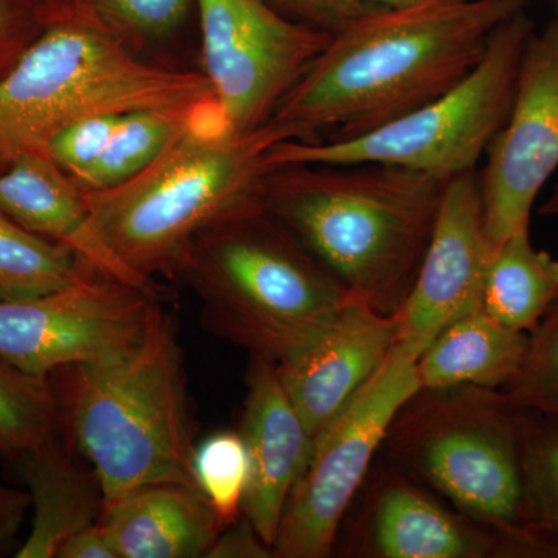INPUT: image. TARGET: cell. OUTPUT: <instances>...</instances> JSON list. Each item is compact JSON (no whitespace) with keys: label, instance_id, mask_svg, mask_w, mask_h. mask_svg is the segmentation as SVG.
I'll list each match as a JSON object with an SVG mask.
<instances>
[{"label":"cell","instance_id":"6da1fadb","mask_svg":"<svg viewBox=\"0 0 558 558\" xmlns=\"http://www.w3.org/2000/svg\"><path fill=\"white\" fill-rule=\"evenodd\" d=\"M527 0H440L379 9L330 38L271 121L295 142H348L457 87Z\"/></svg>","mask_w":558,"mask_h":558},{"label":"cell","instance_id":"7a4b0ae2","mask_svg":"<svg viewBox=\"0 0 558 558\" xmlns=\"http://www.w3.org/2000/svg\"><path fill=\"white\" fill-rule=\"evenodd\" d=\"M446 183L379 163L289 165L267 172L260 205L349 295L392 315L416 279Z\"/></svg>","mask_w":558,"mask_h":558},{"label":"cell","instance_id":"3957f363","mask_svg":"<svg viewBox=\"0 0 558 558\" xmlns=\"http://www.w3.org/2000/svg\"><path fill=\"white\" fill-rule=\"evenodd\" d=\"M284 140H293L292 131L271 120L252 132L230 131L211 102L135 178L84 191L92 223L138 277L174 278L202 231L260 207L267 153Z\"/></svg>","mask_w":558,"mask_h":558},{"label":"cell","instance_id":"277c9868","mask_svg":"<svg viewBox=\"0 0 558 558\" xmlns=\"http://www.w3.org/2000/svg\"><path fill=\"white\" fill-rule=\"evenodd\" d=\"M53 374L62 433L94 469L105 505L149 484L199 490L178 325L159 301L131 348Z\"/></svg>","mask_w":558,"mask_h":558},{"label":"cell","instance_id":"5b68a950","mask_svg":"<svg viewBox=\"0 0 558 558\" xmlns=\"http://www.w3.org/2000/svg\"><path fill=\"white\" fill-rule=\"evenodd\" d=\"M381 450L470 519L513 558H558L539 524L524 468V409L502 389H418L391 422Z\"/></svg>","mask_w":558,"mask_h":558},{"label":"cell","instance_id":"8992f818","mask_svg":"<svg viewBox=\"0 0 558 558\" xmlns=\"http://www.w3.org/2000/svg\"><path fill=\"white\" fill-rule=\"evenodd\" d=\"M208 330L279 365L314 343L348 292L266 208L202 231L180 260Z\"/></svg>","mask_w":558,"mask_h":558},{"label":"cell","instance_id":"52a82bcc","mask_svg":"<svg viewBox=\"0 0 558 558\" xmlns=\"http://www.w3.org/2000/svg\"><path fill=\"white\" fill-rule=\"evenodd\" d=\"M211 101L202 73L150 64L119 40L57 22L0 80V165L46 154L58 132L84 117Z\"/></svg>","mask_w":558,"mask_h":558},{"label":"cell","instance_id":"ba28073f","mask_svg":"<svg viewBox=\"0 0 558 558\" xmlns=\"http://www.w3.org/2000/svg\"><path fill=\"white\" fill-rule=\"evenodd\" d=\"M534 32L526 11L517 14L499 25L483 60L447 94L348 142H279L267 153V167L379 163L440 180L475 171L508 120L521 54Z\"/></svg>","mask_w":558,"mask_h":558},{"label":"cell","instance_id":"9c48e42d","mask_svg":"<svg viewBox=\"0 0 558 558\" xmlns=\"http://www.w3.org/2000/svg\"><path fill=\"white\" fill-rule=\"evenodd\" d=\"M417 355L396 341L379 369L314 436L310 461L290 492L274 558H326L373 470L396 414L421 389Z\"/></svg>","mask_w":558,"mask_h":558},{"label":"cell","instance_id":"30bf717a","mask_svg":"<svg viewBox=\"0 0 558 558\" xmlns=\"http://www.w3.org/2000/svg\"><path fill=\"white\" fill-rule=\"evenodd\" d=\"M204 65L227 126H264L332 36L279 14L264 0H197Z\"/></svg>","mask_w":558,"mask_h":558},{"label":"cell","instance_id":"8fae6325","mask_svg":"<svg viewBox=\"0 0 558 558\" xmlns=\"http://www.w3.org/2000/svg\"><path fill=\"white\" fill-rule=\"evenodd\" d=\"M157 293L94 271L68 288L0 301V355L25 373L97 362L142 337Z\"/></svg>","mask_w":558,"mask_h":558},{"label":"cell","instance_id":"7c38bea8","mask_svg":"<svg viewBox=\"0 0 558 558\" xmlns=\"http://www.w3.org/2000/svg\"><path fill=\"white\" fill-rule=\"evenodd\" d=\"M486 154L478 182L492 253L531 223L539 191L558 167V17L527 39L512 108Z\"/></svg>","mask_w":558,"mask_h":558},{"label":"cell","instance_id":"4fadbf2b","mask_svg":"<svg viewBox=\"0 0 558 558\" xmlns=\"http://www.w3.org/2000/svg\"><path fill=\"white\" fill-rule=\"evenodd\" d=\"M337 543L349 558H513L497 534L392 464L360 488Z\"/></svg>","mask_w":558,"mask_h":558},{"label":"cell","instance_id":"5bb4252c","mask_svg":"<svg viewBox=\"0 0 558 558\" xmlns=\"http://www.w3.org/2000/svg\"><path fill=\"white\" fill-rule=\"evenodd\" d=\"M488 256L478 174L464 172L447 180L416 279L392 314L398 343L418 359L451 323L483 311Z\"/></svg>","mask_w":558,"mask_h":558},{"label":"cell","instance_id":"9a60e30c","mask_svg":"<svg viewBox=\"0 0 558 558\" xmlns=\"http://www.w3.org/2000/svg\"><path fill=\"white\" fill-rule=\"evenodd\" d=\"M398 341L395 315L349 295L314 343L277 365L279 380L312 436L348 405Z\"/></svg>","mask_w":558,"mask_h":558},{"label":"cell","instance_id":"2e32d148","mask_svg":"<svg viewBox=\"0 0 558 558\" xmlns=\"http://www.w3.org/2000/svg\"><path fill=\"white\" fill-rule=\"evenodd\" d=\"M241 435L250 457L242 515L274 546L290 492L310 461L314 436L279 380L277 365L250 360Z\"/></svg>","mask_w":558,"mask_h":558},{"label":"cell","instance_id":"e0dca14e","mask_svg":"<svg viewBox=\"0 0 558 558\" xmlns=\"http://www.w3.org/2000/svg\"><path fill=\"white\" fill-rule=\"evenodd\" d=\"M0 172V211L25 230L72 250L101 274L156 292L124 266L92 223L84 191L46 154H27Z\"/></svg>","mask_w":558,"mask_h":558},{"label":"cell","instance_id":"ac0fdd59","mask_svg":"<svg viewBox=\"0 0 558 558\" xmlns=\"http://www.w3.org/2000/svg\"><path fill=\"white\" fill-rule=\"evenodd\" d=\"M102 527L119 558H202L222 524L197 488L157 483L102 506Z\"/></svg>","mask_w":558,"mask_h":558},{"label":"cell","instance_id":"d6986e66","mask_svg":"<svg viewBox=\"0 0 558 558\" xmlns=\"http://www.w3.org/2000/svg\"><path fill=\"white\" fill-rule=\"evenodd\" d=\"M31 495L33 520L17 558H58L73 535L100 523L105 497L94 469L61 439L14 459Z\"/></svg>","mask_w":558,"mask_h":558},{"label":"cell","instance_id":"ffe728a7","mask_svg":"<svg viewBox=\"0 0 558 558\" xmlns=\"http://www.w3.org/2000/svg\"><path fill=\"white\" fill-rule=\"evenodd\" d=\"M527 332L506 328L487 312L457 319L417 359L421 389H502L519 373Z\"/></svg>","mask_w":558,"mask_h":558},{"label":"cell","instance_id":"44dd1931","mask_svg":"<svg viewBox=\"0 0 558 558\" xmlns=\"http://www.w3.org/2000/svg\"><path fill=\"white\" fill-rule=\"evenodd\" d=\"M529 226L513 230L488 256L483 306L506 328L527 333L558 301V259L535 248Z\"/></svg>","mask_w":558,"mask_h":558},{"label":"cell","instance_id":"7402d4cb","mask_svg":"<svg viewBox=\"0 0 558 558\" xmlns=\"http://www.w3.org/2000/svg\"><path fill=\"white\" fill-rule=\"evenodd\" d=\"M94 271L72 250L25 230L0 211V301L54 292Z\"/></svg>","mask_w":558,"mask_h":558},{"label":"cell","instance_id":"603a6c76","mask_svg":"<svg viewBox=\"0 0 558 558\" xmlns=\"http://www.w3.org/2000/svg\"><path fill=\"white\" fill-rule=\"evenodd\" d=\"M208 105L191 110H131L121 113L108 146L80 180V189L109 190L135 178L160 156L191 117Z\"/></svg>","mask_w":558,"mask_h":558},{"label":"cell","instance_id":"cb8c5ba5","mask_svg":"<svg viewBox=\"0 0 558 558\" xmlns=\"http://www.w3.org/2000/svg\"><path fill=\"white\" fill-rule=\"evenodd\" d=\"M61 435L60 403L50 377L25 373L0 355V454L16 459Z\"/></svg>","mask_w":558,"mask_h":558},{"label":"cell","instance_id":"d4e9b609","mask_svg":"<svg viewBox=\"0 0 558 558\" xmlns=\"http://www.w3.org/2000/svg\"><path fill=\"white\" fill-rule=\"evenodd\" d=\"M189 9L190 0H69L53 24L81 25L134 50L174 32Z\"/></svg>","mask_w":558,"mask_h":558},{"label":"cell","instance_id":"484cf974","mask_svg":"<svg viewBox=\"0 0 558 558\" xmlns=\"http://www.w3.org/2000/svg\"><path fill=\"white\" fill-rule=\"evenodd\" d=\"M194 476L222 527L242 515V501L250 481V457L240 432L213 433L197 444L193 457Z\"/></svg>","mask_w":558,"mask_h":558},{"label":"cell","instance_id":"4316f807","mask_svg":"<svg viewBox=\"0 0 558 558\" xmlns=\"http://www.w3.org/2000/svg\"><path fill=\"white\" fill-rule=\"evenodd\" d=\"M502 391L521 409L558 422V301L529 332L519 373Z\"/></svg>","mask_w":558,"mask_h":558},{"label":"cell","instance_id":"83f0119b","mask_svg":"<svg viewBox=\"0 0 558 558\" xmlns=\"http://www.w3.org/2000/svg\"><path fill=\"white\" fill-rule=\"evenodd\" d=\"M524 468L535 515L558 542V422L524 410Z\"/></svg>","mask_w":558,"mask_h":558},{"label":"cell","instance_id":"f1b7e54d","mask_svg":"<svg viewBox=\"0 0 558 558\" xmlns=\"http://www.w3.org/2000/svg\"><path fill=\"white\" fill-rule=\"evenodd\" d=\"M121 113H97L76 120L51 138L46 156L60 165L78 185L108 146Z\"/></svg>","mask_w":558,"mask_h":558},{"label":"cell","instance_id":"f546056e","mask_svg":"<svg viewBox=\"0 0 558 558\" xmlns=\"http://www.w3.org/2000/svg\"><path fill=\"white\" fill-rule=\"evenodd\" d=\"M279 14L333 36L379 10L366 0H264Z\"/></svg>","mask_w":558,"mask_h":558},{"label":"cell","instance_id":"4dcf8cb0","mask_svg":"<svg viewBox=\"0 0 558 558\" xmlns=\"http://www.w3.org/2000/svg\"><path fill=\"white\" fill-rule=\"evenodd\" d=\"M274 550L245 515L223 529L207 558H271Z\"/></svg>","mask_w":558,"mask_h":558},{"label":"cell","instance_id":"1f68e13d","mask_svg":"<svg viewBox=\"0 0 558 558\" xmlns=\"http://www.w3.org/2000/svg\"><path fill=\"white\" fill-rule=\"evenodd\" d=\"M32 508L31 495L0 478V557L20 549V534Z\"/></svg>","mask_w":558,"mask_h":558},{"label":"cell","instance_id":"d6a6232c","mask_svg":"<svg viewBox=\"0 0 558 558\" xmlns=\"http://www.w3.org/2000/svg\"><path fill=\"white\" fill-rule=\"evenodd\" d=\"M58 558H119L101 523L83 529L62 546Z\"/></svg>","mask_w":558,"mask_h":558},{"label":"cell","instance_id":"836d02e7","mask_svg":"<svg viewBox=\"0 0 558 558\" xmlns=\"http://www.w3.org/2000/svg\"><path fill=\"white\" fill-rule=\"evenodd\" d=\"M366 2L376 9L402 10L428 5V3L440 2V0H366Z\"/></svg>","mask_w":558,"mask_h":558},{"label":"cell","instance_id":"e575fe53","mask_svg":"<svg viewBox=\"0 0 558 558\" xmlns=\"http://www.w3.org/2000/svg\"><path fill=\"white\" fill-rule=\"evenodd\" d=\"M539 215L543 216H556L558 215V185L556 190H554L553 196L549 197L548 201L543 204V207L539 208Z\"/></svg>","mask_w":558,"mask_h":558},{"label":"cell","instance_id":"d590c367","mask_svg":"<svg viewBox=\"0 0 558 558\" xmlns=\"http://www.w3.org/2000/svg\"><path fill=\"white\" fill-rule=\"evenodd\" d=\"M0 27H2V9H0Z\"/></svg>","mask_w":558,"mask_h":558}]
</instances>
